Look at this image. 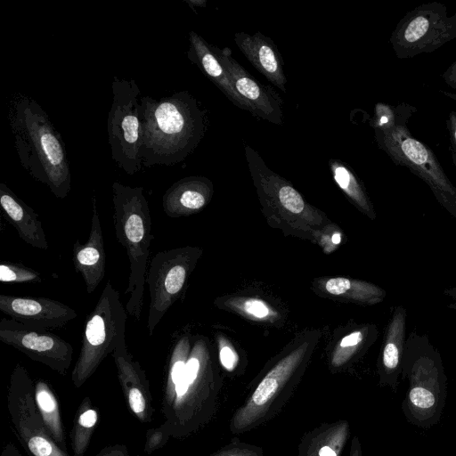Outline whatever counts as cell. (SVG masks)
Wrapping results in <instances>:
<instances>
[{
  "label": "cell",
  "instance_id": "obj_1",
  "mask_svg": "<svg viewBox=\"0 0 456 456\" xmlns=\"http://www.w3.org/2000/svg\"><path fill=\"white\" fill-rule=\"evenodd\" d=\"M143 121L142 167L173 166L198 147L208 126L206 110L187 91L159 100L140 99Z\"/></svg>",
  "mask_w": 456,
  "mask_h": 456
},
{
  "label": "cell",
  "instance_id": "obj_2",
  "mask_svg": "<svg viewBox=\"0 0 456 456\" xmlns=\"http://www.w3.org/2000/svg\"><path fill=\"white\" fill-rule=\"evenodd\" d=\"M9 120L21 166L59 199L71 190L65 143L48 114L36 100L20 96L10 108Z\"/></svg>",
  "mask_w": 456,
  "mask_h": 456
},
{
  "label": "cell",
  "instance_id": "obj_3",
  "mask_svg": "<svg viewBox=\"0 0 456 456\" xmlns=\"http://www.w3.org/2000/svg\"><path fill=\"white\" fill-rule=\"evenodd\" d=\"M401 379L409 383L401 406L406 420L424 429L436 426L445 406L447 377L441 354L428 335L415 330L409 333Z\"/></svg>",
  "mask_w": 456,
  "mask_h": 456
},
{
  "label": "cell",
  "instance_id": "obj_4",
  "mask_svg": "<svg viewBox=\"0 0 456 456\" xmlns=\"http://www.w3.org/2000/svg\"><path fill=\"white\" fill-rule=\"evenodd\" d=\"M111 190L115 235L126 248L130 269L125 291L128 296L126 310L127 314L139 321L153 239L150 207L142 186L132 187L114 182Z\"/></svg>",
  "mask_w": 456,
  "mask_h": 456
},
{
  "label": "cell",
  "instance_id": "obj_5",
  "mask_svg": "<svg viewBox=\"0 0 456 456\" xmlns=\"http://www.w3.org/2000/svg\"><path fill=\"white\" fill-rule=\"evenodd\" d=\"M126 319L119 293L108 281L85 322L81 349L71 371L75 387H81L103 360L126 342Z\"/></svg>",
  "mask_w": 456,
  "mask_h": 456
},
{
  "label": "cell",
  "instance_id": "obj_6",
  "mask_svg": "<svg viewBox=\"0 0 456 456\" xmlns=\"http://www.w3.org/2000/svg\"><path fill=\"white\" fill-rule=\"evenodd\" d=\"M377 141L397 164L408 167L432 190L439 203L456 218V188L450 182L433 152L413 138L407 127L399 124L393 112L383 123H376Z\"/></svg>",
  "mask_w": 456,
  "mask_h": 456
},
{
  "label": "cell",
  "instance_id": "obj_7",
  "mask_svg": "<svg viewBox=\"0 0 456 456\" xmlns=\"http://www.w3.org/2000/svg\"><path fill=\"white\" fill-rule=\"evenodd\" d=\"M112 102L107 118L111 158L127 175L142 167L141 149L143 136L140 88L134 79L112 80Z\"/></svg>",
  "mask_w": 456,
  "mask_h": 456
},
{
  "label": "cell",
  "instance_id": "obj_8",
  "mask_svg": "<svg viewBox=\"0 0 456 456\" xmlns=\"http://www.w3.org/2000/svg\"><path fill=\"white\" fill-rule=\"evenodd\" d=\"M7 410L12 429L28 456H69L48 434L36 403L35 383L20 363L10 376Z\"/></svg>",
  "mask_w": 456,
  "mask_h": 456
},
{
  "label": "cell",
  "instance_id": "obj_9",
  "mask_svg": "<svg viewBox=\"0 0 456 456\" xmlns=\"http://www.w3.org/2000/svg\"><path fill=\"white\" fill-rule=\"evenodd\" d=\"M456 37V14L449 16L437 3L418 6L398 23L391 44L398 58H410L436 50Z\"/></svg>",
  "mask_w": 456,
  "mask_h": 456
},
{
  "label": "cell",
  "instance_id": "obj_10",
  "mask_svg": "<svg viewBox=\"0 0 456 456\" xmlns=\"http://www.w3.org/2000/svg\"><path fill=\"white\" fill-rule=\"evenodd\" d=\"M301 356V352H294L267 372L244 404L235 411L230 424L232 433L240 434L255 428L281 409L290 396L289 385Z\"/></svg>",
  "mask_w": 456,
  "mask_h": 456
},
{
  "label": "cell",
  "instance_id": "obj_11",
  "mask_svg": "<svg viewBox=\"0 0 456 456\" xmlns=\"http://www.w3.org/2000/svg\"><path fill=\"white\" fill-rule=\"evenodd\" d=\"M191 253L184 248L159 251L151 258L146 276L150 294L147 330L151 336L183 289Z\"/></svg>",
  "mask_w": 456,
  "mask_h": 456
},
{
  "label": "cell",
  "instance_id": "obj_12",
  "mask_svg": "<svg viewBox=\"0 0 456 456\" xmlns=\"http://www.w3.org/2000/svg\"><path fill=\"white\" fill-rule=\"evenodd\" d=\"M0 340L65 376L73 360L72 346L54 333L26 326L10 318L0 321Z\"/></svg>",
  "mask_w": 456,
  "mask_h": 456
},
{
  "label": "cell",
  "instance_id": "obj_13",
  "mask_svg": "<svg viewBox=\"0 0 456 456\" xmlns=\"http://www.w3.org/2000/svg\"><path fill=\"white\" fill-rule=\"evenodd\" d=\"M225 68L233 86L248 104L250 113L275 125L283 123V102L279 94L269 86L256 80L233 57L229 47L220 49L212 45Z\"/></svg>",
  "mask_w": 456,
  "mask_h": 456
},
{
  "label": "cell",
  "instance_id": "obj_14",
  "mask_svg": "<svg viewBox=\"0 0 456 456\" xmlns=\"http://www.w3.org/2000/svg\"><path fill=\"white\" fill-rule=\"evenodd\" d=\"M0 310L12 320L45 330L62 328L77 315L73 308L52 298L4 294Z\"/></svg>",
  "mask_w": 456,
  "mask_h": 456
},
{
  "label": "cell",
  "instance_id": "obj_15",
  "mask_svg": "<svg viewBox=\"0 0 456 456\" xmlns=\"http://www.w3.org/2000/svg\"><path fill=\"white\" fill-rule=\"evenodd\" d=\"M118 379L134 417L142 423L152 420L154 408L150 382L140 363L128 352L126 342L119 344L111 354Z\"/></svg>",
  "mask_w": 456,
  "mask_h": 456
},
{
  "label": "cell",
  "instance_id": "obj_16",
  "mask_svg": "<svg viewBox=\"0 0 456 456\" xmlns=\"http://www.w3.org/2000/svg\"><path fill=\"white\" fill-rule=\"evenodd\" d=\"M75 271L84 280L88 294L93 293L105 275L106 253L102 230L95 200L93 204L91 228L87 240L82 244L77 240L72 248Z\"/></svg>",
  "mask_w": 456,
  "mask_h": 456
},
{
  "label": "cell",
  "instance_id": "obj_17",
  "mask_svg": "<svg viewBox=\"0 0 456 456\" xmlns=\"http://www.w3.org/2000/svg\"><path fill=\"white\" fill-rule=\"evenodd\" d=\"M406 309L398 305L388 322L381 351L379 384L397 391L402 375V363L406 343Z\"/></svg>",
  "mask_w": 456,
  "mask_h": 456
},
{
  "label": "cell",
  "instance_id": "obj_18",
  "mask_svg": "<svg viewBox=\"0 0 456 456\" xmlns=\"http://www.w3.org/2000/svg\"><path fill=\"white\" fill-rule=\"evenodd\" d=\"M234 42L248 61L273 86L286 92L287 78L283 69V60L276 45L260 32L249 35L245 32L234 34Z\"/></svg>",
  "mask_w": 456,
  "mask_h": 456
},
{
  "label": "cell",
  "instance_id": "obj_19",
  "mask_svg": "<svg viewBox=\"0 0 456 456\" xmlns=\"http://www.w3.org/2000/svg\"><path fill=\"white\" fill-rule=\"evenodd\" d=\"M187 58L231 101L236 107L250 112L248 104L235 90L232 79L216 54L204 38L194 31L189 34Z\"/></svg>",
  "mask_w": 456,
  "mask_h": 456
},
{
  "label": "cell",
  "instance_id": "obj_20",
  "mask_svg": "<svg viewBox=\"0 0 456 456\" xmlns=\"http://www.w3.org/2000/svg\"><path fill=\"white\" fill-rule=\"evenodd\" d=\"M0 205L23 241L39 249L48 248L43 224L37 212L3 183H0Z\"/></svg>",
  "mask_w": 456,
  "mask_h": 456
},
{
  "label": "cell",
  "instance_id": "obj_21",
  "mask_svg": "<svg viewBox=\"0 0 456 456\" xmlns=\"http://www.w3.org/2000/svg\"><path fill=\"white\" fill-rule=\"evenodd\" d=\"M211 183L202 176H189L173 183L162 197V208L169 217H178L201 209L211 192Z\"/></svg>",
  "mask_w": 456,
  "mask_h": 456
},
{
  "label": "cell",
  "instance_id": "obj_22",
  "mask_svg": "<svg viewBox=\"0 0 456 456\" xmlns=\"http://www.w3.org/2000/svg\"><path fill=\"white\" fill-rule=\"evenodd\" d=\"M346 420L323 423L304 436L299 456H340L349 437Z\"/></svg>",
  "mask_w": 456,
  "mask_h": 456
},
{
  "label": "cell",
  "instance_id": "obj_23",
  "mask_svg": "<svg viewBox=\"0 0 456 456\" xmlns=\"http://www.w3.org/2000/svg\"><path fill=\"white\" fill-rule=\"evenodd\" d=\"M35 400L48 434L61 450L67 452L58 399L51 386L45 380L38 379L35 382Z\"/></svg>",
  "mask_w": 456,
  "mask_h": 456
},
{
  "label": "cell",
  "instance_id": "obj_24",
  "mask_svg": "<svg viewBox=\"0 0 456 456\" xmlns=\"http://www.w3.org/2000/svg\"><path fill=\"white\" fill-rule=\"evenodd\" d=\"M98 422V412L91 399L86 396L80 403L73 421L70 441L73 456H84L91 443Z\"/></svg>",
  "mask_w": 456,
  "mask_h": 456
},
{
  "label": "cell",
  "instance_id": "obj_25",
  "mask_svg": "<svg viewBox=\"0 0 456 456\" xmlns=\"http://www.w3.org/2000/svg\"><path fill=\"white\" fill-rule=\"evenodd\" d=\"M329 167L338 187L362 209L372 213L368 198L350 167L339 159H330Z\"/></svg>",
  "mask_w": 456,
  "mask_h": 456
},
{
  "label": "cell",
  "instance_id": "obj_26",
  "mask_svg": "<svg viewBox=\"0 0 456 456\" xmlns=\"http://www.w3.org/2000/svg\"><path fill=\"white\" fill-rule=\"evenodd\" d=\"M187 344L183 339L175 346L168 364L164 393L170 392L181 380L184 374L186 362Z\"/></svg>",
  "mask_w": 456,
  "mask_h": 456
},
{
  "label": "cell",
  "instance_id": "obj_27",
  "mask_svg": "<svg viewBox=\"0 0 456 456\" xmlns=\"http://www.w3.org/2000/svg\"><path fill=\"white\" fill-rule=\"evenodd\" d=\"M0 281L4 283H37L42 281L40 273L22 264L2 263Z\"/></svg>",
  "mask_w": 456,
  "mask_h": 456
},
{
  "label": "cell",
  "instance_id": "obj_28",
  "mask_svg": "<svg viewBox=\"0 0 456 456\" xmlns=\"http://www.w3.org/2000/svg\"><path fill=\"white\" fill-rule=\"evenodd\" d=\"M171 437L172 435L166 421L157 428L148 429L145 436L144 452L148 455L151 454L167 444Z\"/></svg>",
  "mask_w": 456,
  "mask_h": 456
},
{
  "label": "cell",
  "instance_id": "obj_29",
  "mask_svg": "<svg viewBox=\"0 0 456 456\" xmlns=\"http://www.w3.org/2000/svg\"><path fill=\"white\" fill-rule=\"evenodd\" d=\"M374 285L367 282L354 283L346 278H333L330 279L326 284V290L335 296H339L346 293L349 290H362L372 288Z\"/></svg>",
  "mask_w": 456,
  "mask_h": 456
},
{
  "label": "cell",
  "instance_id": "obj_30",
  "mask_svg": "<svg viewBox=\"0 0 456 456\" xmlns=\"http://www.w3.org/2000/svg\"><path fill=\"white\" fill-rule=\"evenodd\" d=\"M260 452L259 448L239 443L237 445L231 444L209 456H262Z\"/></svg>",
  "mask_w": 456,
  "mask_h": 456
},
{
  "label": "cell",
  "instance_id": "obj_31",
  "mask_svg": "<svg viewBox=\"0 0 456 456\" xmlns=\"http://www.w3.org/2000/svg\"><path fill=\"white\" fill-rule=\"evenodd\" d=\"M220 362L224 369L232 371L238 363V356L230 346H223L219 353Z\"/></svg>",
  "mask_w": 456,
  "mask_h": 456
},
{
  "label": "cell",
  "instance_id": "obj_32",
  "mask_svg": "<svg viewBox=\"0 0 456 456\" xmlns=\"http://www.w3.org/2000/svg\"><path fill=\"white\" fill-rule=\"evenodd\" d=\"M244 308L246 312L258 318H264L269 313L267 306L262 301L256 299L245 302Z\"/></svg>",
  "mask_w": 456,
  "mask_h": 456
},
{
  "label": "cell",
  "instance_id": "obj_33",
  "mask_svg": "<svg viewBox=\"0 0 456 456\" xmlns=\"http://www.w3.org/2000/svg\"><path fill=\"white\" fill-rule=\"evenodd\" d=\"M95 456H130L126 445L115 444L105 446Z\"/></svg>",
  "mask_w": 456,
  "mask_h": 456
},
{
  "label": "cell",
  "instance_id": "obj_34",
  "mask_svg": "<svg viewBox=\"0 0 456 456\" xmlns=\"http://www.w3.org/2000/svg\"><path fill=\"white\" fill-rule=\"evenodd\" d=\"M448 131L450 134L451 149L453 164L456 166V112L452 111L447 120Z\"/></svg>",
  "mask_w": 456,
  "mask_h": 456
},
{
  "label": "cell",
  "instance_id": "obj_35",
  "mask_svg": "<svg viewBox=\"0 0 456 456\" xmlns=\"http://www.w3.org/2000/svg\"><path fill=\"white\" fill-rule=\"evenodd\" d=\"M363 340V332L362 330H357L348 334L344 337L340 342V346L345 347H354L357 345H360Z\"/></svg>",
  "mask_w": 456,
  "mask_h": 456
},
{
  "label": "cell",
  "instance_id": "obj_36",
  "mask_svg": "<svg viewBox=\"0 0 456 456\" xmlns=\"http://www.w3.org/2000/svg\"><path fill=\"white\" fill-rule=\"evenodd\" d=\"M442 77L448 86L456 89V61L445 70Z\"/></svg>",
  "mask_w": 456,
  "mask_h": 456
},
{
  "label": "cell",
  "instance_id": "obj_37",
  "mask_svg": "<svg viewBox=\"0 0 456 456\" xmlns=\"http://www.w3.org/2000/svg\"><path fill=\"white\" fill-rule=\"evenodd\" d=\"M443 293L449 299L448 307L456 311V287L447 288Z\"/></svg>",
  "mask_w": 456,
  "mask_h": 456
},
{
  "label": "cell",
  "instance_id": "obj_38",
  "mask_svg": "<svg viewBox=\"0 0 456 456\" xmlns=\"http://www.w3.org/2000/svg\"><path fill=\"white\" fill-rule=\"evenodd\" d=\"M349 456H362V445L357 436H354L351 442Z\"/></svg>",
  "mask_w": 456,
  "mask_h": 456
},
{
  "label": "cell",
  "instance_id": "obj_39",
  "mask_svg": "<svg viewBox=\"0 0 456 456\" xmlns=\"http://www.w3.org/2000/svg\"><path fill=\"white\" fill-rule=\"evenodd\" d=\"M0 456H22V454L13 444L9 443L4 446Z\"/></svg>",
  "mask_w": 456,
  "mask_h": 456
},
{
  "label": "cell",
  "instance_id": "obj_40",
  "mask_svg": "<svg viewBox=\"0 0 456 456\" xmlns=\"http://www.w3.org/2000/svg\"><path fill=\"white\" fill-rule=\"evenodd\" d=\"M340 240H341V237H340V234L339 233H335L333 236H332V241L333 243L335 244H338L340 242Z\"/></svg>",
  "mask_w": 456,
  "mask_h": 456
}]
</instances>
